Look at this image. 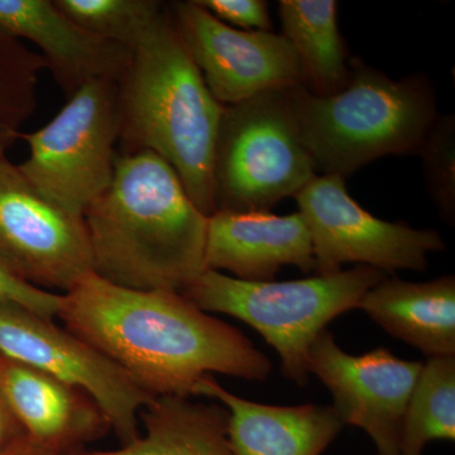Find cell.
Masks as SVG:
<instances>
[{
    "instance_id": "cell-1",
    "label": "cell",
    "mask_w": 455,
    "mask_h": 455,
    "mask_svg": "<svg viewBox=\"0 0 455 455\" xmlns=\"http://www.w3.org/2000/svg\"><path fill=\"white\" fill-rule=\"evenodd\" d=\"M57 316L154 397L196 396L212 373L263 382L272 372L241 331L181 292L128 289L90 272L62 293Z\"/></svg>"
},
{
    "instance_id": "cell-2",
    "label": "cell",
    "mask_w": 455,
    "mask_h": 455,
    "mask_svg": "<svg viewBox=\"0 0 455 455\" xmlns=\"http://www.w3.org/2000/svg\"><path fill=\"white\" fill-rule=\"evenodd\" d=\"M98 276L182 292L205 271L208 217L151 151L116 156L112 182L84 214Z\"/></svg>"
},
{
    "instance_id": "cell-3",
    "label": "cell",
    "mask_w": 455,
    "mask_h": 455,
    "mask_svg": "<svg viewBox=\"0 0 455 455\" xmlns=\"http://www.w3.org/2000/svg\"><path fill=\"white\" fill-rule=\"evenodd\" d=\"M118 94L122 154L160 156L197 209L214 214L212 163L224 106L185 49L169 5L132 49Z\"/></svg>"
},
{
    "instance_id": "cell-4",
    "label": "cell",
    "mask_w": 455,
    "mask_h": 455,
    "mask_svg": "<svg viewBox=\"0 0 455 455\" xmlns=\"http://www.w3.org/2000/svg\"><path fill=\"white\" fill-rule=\"evenodd\" d=\"M349 68L348 83L333 95L287 90L315 170L346 179L383 156L419 155L440 116L429 77L392 80L359 59Z\"/></svg>"
},
{
    "instance_id": "cell-5",
    "label": "cell",
    "mask_w": 455,
    "mask_h": 455,
    "mask_svg": "<svg viewBox=\"0 0 455 455\" xmlns=\"http://www.w3.org/2000/svg\"><path fill=\"white\" fill-rule=\"evenodd\" d=\"M386 277L381 269L362 265L293 281H244L205 269L181 293L205 313L252 326L280 355L283 376L304 387L317 335L335 317L358 309L362 298Z\"/></svg>"
},
{
    "instance_id": "cell-6",
    "label": "cell",
    "mask_w": 455,
    "mask_h": 455,
    "mask_svg": "<svg viewBox=\"0 0 455 455\" xmlns=\"http://www.w3.org/2000/svg\"><path fill=\"white\" fill-rule=\"evenodd\" d=\"M287 90L224 106L212 163L215 212H271L315 178Z\"/></svg>"
},
{
    "instance_id": "cell-7",
    "label": "cell",
    "mask_w": 455,
    "mask_h": 455,
    "mask_svg": "<svg viewBox=\"0 0 455 455\" xmlns=\"http://www.w3.org/2000/svg\"><path fill=\"white\" fill-rule=\"evenodd\" d=\"M119 133L118 84H86L46 125L20 134L29 155L18 170L44 199L84 218L112 182Z\"/></svg>"
},
{
    "instance_id": "cell-8",
    "label": "cell",
    "mask_w": 455,
    "mask_h": 455,
    "mask_svg": "<svg viewBox=\"0 0 455 455\" xmlns=\"http://www.w3.org/2000/svg\"><path fill=\"white\" fill-rule=\"evenodd\" d=\"M309 229L317 275L341 271L347 263L381 269L423 272L427 254L444 251L434 229L391 223L364 211L349 196L346 179L315 176L295 196Z\"/></svg>"
},
{
    "instance_id": "cell-9",
    "label": "cell",
    "mask_w": 455,
    "mask_h": 455,
    "mask_svg": "<svg viewBox=\"0 0 455 455\" xmlns=\"http://www.w3.org/2000/svg\"><path fill=\"white\" fill-rule=\"evenodd\" d=\"M0 355L37 368L89 395L122 445L140 436V415L154 398L90 344L53 319L0 301Z\"/></svg>"
},
{
    "instance_id": "cell-10",
    "label": "cell",
    "mask_w": 455,
    "mask_h": 455,
    "mask_svg": "<svg viewBox=\"0 0 455 455\" xmlns=\"http://www.w3.org/2000/svg\"><path fill=\"white\" fill-rule=\"evenodd\" d=\"M0 260L50 292L70 291L94 272L84 218L44 199L7 155L0 156Z\"/></svg>"
},
{
    "instance_id": "cell-11",
    "label": "cell",
    "mask_w": 455,
    "mask_h": 455,
    "mask_svg": "<svg viewBox=\"0 0 455 455\" xmlns=\"http://www.w3.org/2000/svg\"><path fill=\"white\" fill-rule=\"evenodd\" d=\"M167 5L185 49L223 106L305 86L295 50L283 35L228 26L196 0Z\"/></svg>"
},
{
    "instance_id": "cell-12",
    "label": "cell",
    "mask_w": 455,
    "mask_h": 455,
    "mask_svg": "<svg viewBox=\"0 0 455 455\" xmlns=\"http://www.w3.org/2000/svg\"><path fill=\"white\" fill-rule=\"evenodd\" d=\"M423 366L387 348L348 355L329 331L317 335L307 358L309 373L333 395L341 423L366 431L377 455H398L403 416Z\"/></svg>"
},
{
    "instance_id": "cell-13",
    "label": "cell",
    "mask_w": 455,
    "mask_h": 455,
    "mask_svg": "<svg viewBox=\"0 0 455 455\" xmlns=\"http://www.w3.org/2000/svg\"><path fill=\"white\" fill-rule=\"evenodd\" d=\"M0 29L41 50L68 98L98 80L118 84L130 66L131 49L86 31L53 0H0Z\"/></svg>"
},
{
    "instance_id": "cell-14",
    "label": "cell",
    "mask_w": 455,
    "mask_h": 455,
    "mask_svg": "<svg viewBox=\"0 0 455 455\" xmlns=\"http://www.w3.org/2000/svg\"><path fill=\"white\" fill-rule=\"evenodd\" d=\"M0 394L38 447L65 454L85 451L110 424L86 392L46 372L0 355Z\"/></svg>"
},
{
    "instance_id": "cell-15",
    "label": "cell",
    "mask_w": 455,
    "mask_h": 455,
    "mask_svg": "<svg viewBox=\"0 0 455 455\" xmlns=\"http://www.w3.org/2000/svg\"><path fill=\"white\" fill-rule=\"evenodd\" d=\"M315 269L313 243L300 212L218 211L208 218L205 269L244 281H274L283 266Z\"/></svg>"
},
{
    "instance_id": "cell-16",
    "label": "cell",
    "mask_w": 455,
    "mask_h": 455,
    "mask_svg": "<svg viewBox=\"0 0 455 455\" xmlns=\"http://www.w3.org/2000/svg\"><path fill=\"white\" fill-rule=\"evenodd\" d=\"M196 396L220 400L229 411L235 455H322L344 427L333 406L257 403L227 391L212 376L197 383Z\"/></svg>"
},
{
    "instance_id": "cell-17",
    "label": "cell",
    "mask_w": 455,
    "mask_h": 455,
    "mask_svg": "<svg viewBox=\"0 0 455 455\" xmlns=\"http://www.w3.org/2000/svg\"><path fill=\"white\" fill-rule=\"evenodd\" d=\"M358 309L427 358L455 355V278L451 275L427 283L383 278L362 298Z\"/></svg>"
},
{
    "instance_id": "cell-18",
    "label": "cell",
    "mask_w": 455,
    "mask_h": 455,
    "mask_svg": "<svg viewBox=\"0 0 455 455\" xmlns=\"http://www.w3.org/2000/svg\"><path fill=\"white\" fill-rule=\"evenodd\" d=\"M145 434L113 451L80 455H235L230 447L229 411L190 397L152 398L140 411Z\"/></svg>"
},
{
    "instance_id": "cell-19",
    "label": "cell",
    "mask_w": 455,
    "mask_h": 455,
    "mask_svg": "<svg viewBox=\"0 0 455 455\" xmlns=\"http://www.w3.org/2000/svg\"><path fill=\"white\" fill-rule=\"evenodd\" d=\"M283 36L291 44L304 74L305 88L320 97L340 92L350 68L338 28L335 0H281Z\"/></svg>"
},
{
    "instance_id": "cell-20",
    "label": "cell",
    "mask_w": 455,
    "mask_h": 455,
    "mask_svg": "<svg viewBox=\"0 0 455 455\" xmlns=\"http://www.w3.org/2000/svg\"><path fill=\"white\" fill-rule=\"evenodd\" d=\"M455 439V355L427 359L410 397L398 455H423L434 440Z\"/></svg>"
},
{
    "instance_id": "cell-21",
    "label": "cell",
    "mask_w": 455,
    "mask_h": 455,
    "mask_svg": "<svg viewBox=\"0 0 455 455\" xmlns=\"http://www.w3.org/2000/svg\"><path fill=\"white\" fill-rule=\"evenodd\" d=\"M44 68L40 53L0 29V156L20 140V128L35 113Z\"/></svg>"
},
{
    "instance_id": "cell-22",
    "label": "cell",
    "mask_w": 455,
    "mask_h": 455,
    "mask_svg": "<svg viewBox=\"0 0 455 455\" xmlns=\"http://www.w3.org/2000/svg\"><path fill=\"white\" fill-rule=\"evenodd\" d=\"M57 8L86 31L133 49L163 13L160 0H53Z\"/></svg>"
},
{
    "instance_id": "cell-23",
    "label": "cell",
    "mask_w": 455,
    "mask_h": 455,
    "mask_svg": "<svg viewBox=\"0 0 455 455\" xmlns=\"http://www.w3.org/2000/svg\"><path fill=\"white\" fill-rule=\"evenodd\" d=\"M423 161L430 199L443 220H455V118L439 116L419 155Z\"/></svg>"
},
{
    "instance_id": "cell-24",
    "label": "cell",
    "mask_w": 455,
    "mask_h": 455,
    "mask_svg": "<svg viewBox=\"0 0 455 455\" xmlns=\"http://www.w3.org/2000/svg\"><path fill=\"white\" fill-rule=\"evenodd\" d=\"M61 298L62 293L46 291L26 283L0 260V301L13 302L38 315L53 319L59 314Z\"/></svg>"
},
{
    "instance_id": "cell-25",
    "label": "cell",
    "mask_w": 455,
    "mask_h": 455,
    "mask_svg": "<svg viewBox=\"0 0 455 455\" xmlns=\"http://www.w3.org/2000/svg\"><path fill=\"white\" fill-rule=\"evenodd\" d=\"M220 22L243 31H272L267 3L263 0H196Z\"/></svg>"
},
{
    "instance_id": "cell-26",
    "label": "cell",
    "mask_w": 455,
    "mask_h": 455,
    "mask_svg": "<svg viewBox=\"0 0 455 455\" xmlns=\"http://www.w3.org/2000/svg\"><path fill=\"white\" fill-rule=\"evenodd\" d=\"M26 439L22 427L0 394V455H4L14 445Z\"/></svg>"
},
{
    "instance_id": "cell-27",
    "label": "cell",
    "mask_w": 455,
    "mask_h": 455,
    "mask_svg": "<svg viewBox=\"0 0 455 455\" xmlns=\"http://www.w3.org/2000/svg\"><path fill=\"white\" fill-rule=\"evenodd\" d=\"M77 454H65L60 453V451H50V449L38 447V445L33 444L28 439H23L22 442L18 443L14 445L11 451H8L4 455H80Z\"/></svg>"
}]
</instances>
